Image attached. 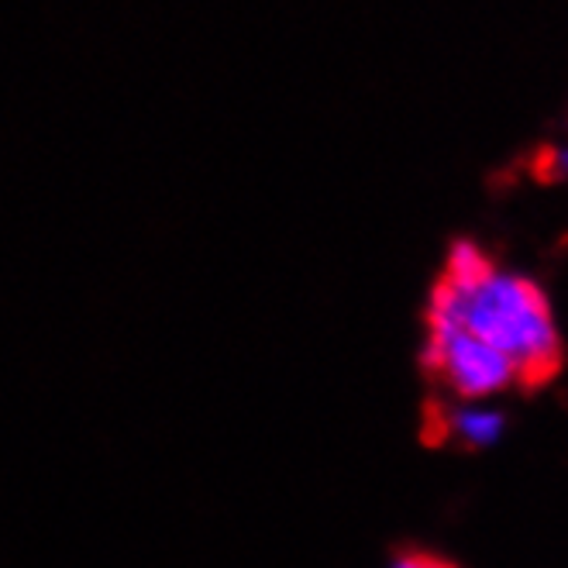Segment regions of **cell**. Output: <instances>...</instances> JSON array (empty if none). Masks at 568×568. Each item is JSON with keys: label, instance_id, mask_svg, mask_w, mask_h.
Here are the masks:
<instances>
[{"label": "cell", "instance_id": "6da1fadb", "mask_svg": "<svg viewBox=\"0 0 568 568\" xmlns=\"http://www.w3.org/2000/svg\"><path fill=\"white\" fill-rule=\"evenodd\" d=\"M434 311L452 314L496 352H504L520 383H548L561 369V331L545 290L510 270H493L476 283L438 280L430 293Z\"/></svg>", "mask_w": 568, "mask_h": 568}, {"label": "cell", "instance_id": "7a4b0ae2", "mask_svg": "<svg viewBox=\"0 0 568 568\" xmlns=\"http://www.w3.org/2000/svg\"><path fill=\"white\" fill-rule=\"evenodd\" d=\"M424 348L427 369L455 399H496L499 393L520 386L514 362L445 311L427 307Z\"/></svg>", "mask_w": 568, "mask_h": 568}, {"label": "cell", "instance_id": "3957f363", "mask_svg": "<svg viewBox=\"0 0 568 568\" xmlns=\"http://www.w3.org/2000/svg\"><path fill=\"white\" fill-rule=\"evenodd\" d=\"M442 430L469 452H489L504 442L507 414L493 399H455L442 410Z\"/></svg>", "mask_w": 568, "mask_h": 568}, {"label": "cell", "instance_id": "277c9868", "mask_svg": "<svg viewBox=\"0 0 568 568\" xmlns=\"http://www.w3.org/2000/svg\"><path fill=\"white\" fill-rule=\"evenodd\" d=\"M489 270H493L489 255H486L476 242L458 239V242L448 248V258H445V273H442V280H448V283H476V280H479V276H486Z\"/></svg>", "mask_w": 568, "mask_h": 568}, {"label": "cell", "instance_id": "5b68a950", "mask_svg": "<svg viewBox=\"0 0 568 568\" xmlns=\"http://www.w3.org/2000/svg\"><path fill=\"white\" fill-rule=\"evenodd\" d=\"M538 173L545 180H565L568 176V142L565 145H548L538 155Z\"/></svg>", "mask_w": 568, "mask_h": 568}, {"label": "cell", "instance_id": "8992f818", "mask_svg": "<svg viewBox=\"0 0 568 568\" xmlns=\"http://www.w3.org/2000/svg\"><path fill=\"white\" fill-rule=\"evenodd\" d=\"M393 568H442V561L430 555H420V551H407L393 561Z\"/></svg>", "mask_w": 568, "mask_h": 568}, {"label": "cell", "instance_id": "52a82bcc", "mask_svg": "<svg viewBox=\"0 0 568 568\" xmlns=\"http://www.w3.org/2000/svg\"><path fill=\"white\" fill-rule=\"evenodd\" d=\"M442 568H455V565H448V561H442Z\"/></svg>", "mask_w": 568, "mask_h": 568}]
</instances>
